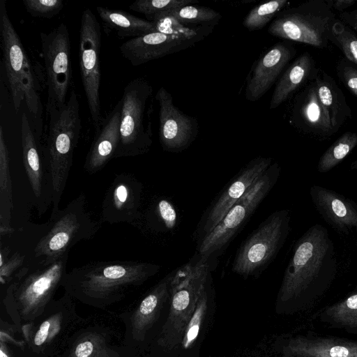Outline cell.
I'll list each match as a JSON object with an SVG mask.
<instances>
[{
  "instance_id": "25",
  "label": "cell",
  "mask_w": 357,
  "mask_h": 357,
  "mask_svg": "<svg viewBox=\"0 0 357 357\" xmlns=\"http://www.w3.org/2000/svg\"><path fill=\"white\" fill-rule=\"evenodd\" d=\"M96 12L105 30L113 31L120 38H136L157 32L153 22L116 9L97 6Z\"/></svg>"
},
{
  "instance_id": "22",
  "label": "cell",
  "mask_w": 357,
  "mask_h": 357,
  "mask_svg": "<svg viewBox=\"0 0 357 357\" xmlns=\"http://www.w3.org/2000/svg\"><path fill=\"white\" fill-rule=\"evenodd\" d=\"M20 131L23 163L33 194L38 202L45 201L48 194L51 198L50 185L44 178L36 139L26 113L21 117Z\"/></svg>"
},
{
  "instance_id": "23",
  "label": "cell",
  "mask_w": 357,
  "mask_h": 357,
  "mask_svg": "<svg viewBox=\"0 0 357 357\" xmlns=\"http://www.w3.org/2000/svg\"><path fill=\"white\" fill-rule=\"evenodd\" d=\"M169 274L160 280L142 300L130 321L132 334L135 340L144 339L146 332L157 320L163 305L169 298Z\"/></svg>"
},
{
  "instance_id": "43",
  "label": "cell",
  "mask_w": 357,
  "mask_h": 357,
  "mask_svg": "<svg viewBox=\"0 0 357 357\" xmlns=\"http://www.w3.org/2000/svg\"><path fill=\"white\" fill-rule=\"evenodd\" d=\"M338 19L357 33V8L340 13Z\"/></svg>"
},
{
  "instance_id": "21",
  "label": "cell",
  "mask_w": 357,
  "mask_h": 357,
  "mask_svg": "<svg viewBox=\"0 0 357 357\" xmlns=\"http://www.w3.org/2000/svg\"><path fill=\"white\" fill-rule=\"evenodd\" d=\"M284 357H357V342L338 338H307L289 340Z\"/></svg>"
},
{
  "instance_id": "5",
  "label": "cell",
  "mask_w": 357,
  "mask_h": 357,
  "mask_svg": "<svg viewBox=\"0 0 357 357\" xmlns=\"http://www.w3.org/2000/svg\"><path fill=\"white\" fill-rule=\"evenodd\" d=\"M82 192L63 208L52 210L50 228L33 250V259L50 264L61 257L79 241L92 238L102 227L87 208Z\"/></svg>"
},
{
  "instance_id": "8",
  "label": "cell",
  "mask_w": 357,
  "mask_h": 357,
  "mask_svg": "<svg viewBox=\"0 0 357 357\" xmlns=\"http://www.w3.org/2000/svg\"><path fill=\"white\" fill-rule=\"evenodd\" d=\"M153 89L144 77H136L124 87L120 139L114 158L136 156L148 152L152 145L151 114Z\"/></svg>"
},
{
  "instance_id": "3",
  "label": "cell",
  "mask_w": 357,
  "mask_h": 357,
  "mask_svg": "<svg viewBox=\"0 0 357 357\" xmlns=\"http://www.w3.org/2000/svg\"><path fill=\"white\" fill-rule=\"evenodd\" d=\"M49 115L46 155L52 210L59 204L66 188L73 153L79 142L82 123L77 94L73 90L66 102L47 111Z\"/></svg>"
},
{
  "instance_id": "33",
  "label": "cell",
  "mask_w": 357,
  "mask_h": 357,
  "mask_svg": "<svg viewBox=\"0 0 357 357\" xmlns=\"http://www.w3.org/2000/svg\"><path fill=\"white\" fill-rule=\"evenodd\" d=\"M287 0H273L253 8L243 20L250 31L261 29L288 3Z\"/></svg>"
},
{
  "instance_id": "1",
  "label": "cell",
  "mask_w": 357,
  "mask_h": 357,
  "mask_svg": "<svg viewBox=\"0 0 357 357\" xmlns=\"http://www.w3.org/2000/svg\"><path fill=\"white\" fill-rule=\"evenodd\" d=\"M160 269V266L147 262L96 261L67 272L61 286L68 296L87 305L103 307L123 299Z\"/></svg>"
},
{
  "instance_id": "39",
  "label": "cell",
  "mask_w": 357,
  "mask_h": 357,
  "mask_svg": "<svg viewBox=\"0 0 357 357\" xmlns=\"http://www.w3.org/2000/svg\"><path fill=\"white\" fill-rule=\"evenodd\" d=\"M22 3L32 17L44 19L57 15L64 6L63 0H23Z\"/></svg>"
},
{
  "instance_id": "30",
  "label": "cell",
  "mask_w": 357,
  "mask_h": 357,
  "mask_svg": "<svg viewBox=\"0 0 357 357\" xmlns=\"http://www.w3.org/2000/svg\"><path fill=\"white\" fill-rule=\"evenodd\" d=\"M69 357H119V355L109 347L104 336L88 332L75 341Z\"/></svg>"
},
{
  "instance_id": "6",
  "label": "cell",
  "mask_w": 357,
  "mask_h": 357,
  "mask_svg": "<svg viewBox=\"0 0 357 357\" xmlns=\"http://www.w3.org/2000/svg\"><path fill=\"white\" fill-rule=\"evenodd\" d=\"M208 259L199 256L195 263L171 273L170 309L158 340L161 346L172 349L181 343L187 325L209 280Z\"/></svg>"
},
{
  "instance_id": "19",
  "label": "cell",
  "mask_w": 357,
  "mask_h": 357,
  "mask_svg": "<svg viewBox=\"0 0 357 357\" xmlns=\"http://www.w3.org/2000/svg\"><path fill=\"white\" fill-rule=\"evenodd\" d=\"M121 98L104 118L96 132L84 165L86 172L93 174L102 169L114 158L120 139Z\"/></svg>"
},
{
  "instance_id": "38",
  "label": "cell",
  "mask_w": 357,
  "mask_h": 357,
  "mask_svg": "<svg viewBox=\"0 0 357 357\" xmlns=\"http://www.w3.org/2000/svg\"><path fill=\"white\" fill-rule=\"evenodd\" d=\"M208 299L206 287L200 296L195 310L187 325L182 339L181 344L185 349L190 348L197 338L202 324L206 313Z\"/></svg>"
},
{
  "instance_id": "46",
  "label": "cell",
  "mask_w": 357,
  "mask_h": 357,
  "mask_svg": "<svg viewBox=\"0 0 357 357\" xmlns=\"http://www.w3.org/2000/svg\"><path fill=\"white\" fill-rule=\"evenodd\" d=\"M0 345V357H11V354L6 342L1 340Z\"/></svg>"
},
{
  "instance_id": "32",
  "label": "cell",
  "mask_w": 357,
  "mask_h": 357,
  "mask_svg": "<svg viewBox=\"0 0 357 357\" xmlns=\"http://www.w3.org/2000/svg\"><path fill=\"white\" fill-rule=\"evenodd\" d=\"M181 24L215 26L222 15L215 10L202 6L188 5L168 11Z\"/></svg>"
},
{
  "instance_id": "13",
  "label": "cell",
  "mask_w": 357,
  "mask_h": 357,
  "mask_svg": "<svg viewBox=\"0 0 357 357\" xmlns=\"http://www.w3.org/2000/svg\"><path fill=\"white\" fill-rule=\"evenodd\" d=\"M40 38L46 73L48 111L63 106L68 100L73 79L70 41L68 26L63 22L49 33L41 32Z\"/></svg>"
},
{
  "instance_id": "2",
  "label": "cell",
  "mask_w": 357,
  "mask_h": 357,
  "mask_svg": "<svg viewBox=\"0 0 357 357\" xmlns=\"http://www.w3.org/2000/svg\"><path fill=\"white\" fill-rule=\"evenodd\" d=\"M68 253L50 264L33 259L13 276L3 303L13 318L31 321L40 316L67 273Z\"/></svg>"
},
{
  "instance_id": "9",
  "label": "cell",
  "mask_w": 357,
  "mask_h": 357,
  "mask_svg": "<svg viewBox=\"0 0 357 357\" xmlns=\"http://www.w3.org/2000/svg\"><path fill=\"white\" fill-rule=\"evenodd\" d=\"M337 20L325 0H310L279 13L268 27L274 36L325 48L333 40Z\"/></svg>"
},
{
  "instance_id": "15",
  "label": "cell",
  "mask_w": 357,
  "mask_h": 357,
  "mask_svg": "<svg viewBox=\"0 0 357 357\" xmlns=\"http://www.w3.org/2000/svg\"><path fill=\"white\" fill-rule=\"evenodd\" d=\"M155 98L159 105V139L162 149L169 152L185 150L197 136V119L176 107L165 87L158 90Z\"/></svg>"
},
{
  "instance_id": "35",
  "label": "cell",
  "mask_w": 357,
  "mask_h": 357,
  "mask_svg": "<svg viewBox=\"0 0 357 357\" xmlns=\"http://www.w3.org/2000/svg\"><path fill=\"white\" fill-rule=\"evenodd\" d=\"M332 43L343 52L347 59L357 66V36L338 18L332 26Z\"/></svg>"
},
{
  "instance_id": "34",
  "label": "cell",
  "mask_w": 357,
  "mask_h": 357,
  "mask_svg": "<svg viewBox=\"0 0 357 357\" xmlns=\"http://www.w3.org/2000/svg\"><path fill=\"white\" fill-rule=\"evenodd\" d=\"M63 314L58 312L45 319L38 327L34 333L24 335L29 344L36 349H39L50 344L59 333L63 324Z\"/></svg>"
},
{
  "instance_id": "17",
  "label": "cell",
  "mask_w": 357,
  "mask_h": 357,
  "mask_svg": "<svg viewBox=\"0 0 357 357\" xmlns=\"http://www.w3.org/2000/svg\"><path fill=\"white\" fill-rule=\"evenodd\" d=\"M201 40V38L153 32L126 40L120 45L119 50L132 66H138L188 49Z\"/></svg>"
},
{
  "instance_id": "45",
  "label": "cell",
  "mask_w": 357,
  "mask_h": 357,
  "mask_svg": "<svg viewBox=\"0 0 357 357\" xmlns=\"http://www.w3.org/2000/svg\"><path fill=\"white\" fill-rule=\"evenodd\" d=\"M1 340H3L4 342H9L15 344V345H17L19 347H21L22 349V347L24 346V342H17V340H14L11 336H9L7 333H4L3 331H1Z\"/></svg>"
},
{
  "instance_id": "31",
  "label": "cell",
  "mask_w": 357,
  "mask_h": 357,
  "mask_svg": "<svg viewBox=\"0 0 357 357\" xmlns=\"http://www.w3.org/2000/svg\"><path fill=\"white\" fill-rule=\"evenodd\" d=\"M357 145V133L346 132L339 137L323 154L318 171L326 172L343 160Z\"/></svg>"
},
{
  "instance_id": "41",
  "label": "cell",
  "mask_w": 357,
  "mask_h": 357,
  "mask_svg": "<svg viewBox=\"0 0 357 357\" xmlns=\"http://www.w3.org/2000/svg\"><path fill=\"white\" fill-rule=\"evenodd\" d=\"M337 72L345 86L357 97V68L341 60L337 66Z\"/></svg>"
},
{
  "instance_id": "16",
  "label": "cell",
  "mask_w": 357,
  "mask_h": 357,
  "mask_svg": "<svg viewBox=\"0 0 357 357\" xmlns=\"http://www.w3.org/2000/svg\"><path fill=\"white\" fill-rule=\"evenodd\" d=\"M270 158L258 157L252 160L238 174L211 206L202 220L199 227L200 240L211 233L222 220L229 210L259 179L271 165Z\"/></svg>"
},
{
  "instance_id": "28",
  "label": "cell",
  "mask_w": 357,
  "mask_h": 357,
  "mask_svg": "<svg viewBox=\"0 0 357 357\" xmlns=\"http://www.w3.org/2000/svg\"><path fill=\"white\" fill-rule=\"evenodd\" d=\"M304 91L299 113L307 128L320 135H331L337 131L333 127L329 114L319 100L313 81Z\"/></svg>"
},
{
  "instance_id": "10",
  "label": "cell",
  "mask_w": 357,
  "mask_h": 357,
  "mask_svg": "<svg viewBox=\"0 0 357 357\" xmlns=\"http://www.w3.org/2000/svg\"><path fill=\"white\" fill-rule=\"evenodd\" d=\"M279 172L278 165H271L265 174L229 210L213 231L200 240L198 247L200 257L208 259L213 253L222 250L229 244L271 191L276 183Z\"/></svg>"
},
{
  "instance_id": "11",
  "label": "cell",
  "mask_w": 357,
  "mask_h": 357,
  "mask_svg": "<svg viewBox=\"0 0 357 357\" xmlns=\"http://www.w3.org/2000/svg\"><path fill=\"white\" fill-rule=\"evenodd\" d=\"M289 222L287 210L270 215L243 242L235 257L232 271L248 276L264 268L284 243Z\"/></svg>"
},
{
  "instance_id": "4",
  "label": "cell",
  "mask_w": 357,
  "mask_h": 357,
  "mask_svg": "<svg viewBox=\"0 0 357 357\" xmlns=\"http://www.w3.org/2000/svg\"><path fill=\"white\" fill-rule=\"evenodd\" d=\"M334 246L328 231L317 225L297 242L279 293L282 301L294 298L319 278L335 271Z\"/></svg>"
},
{
  "instance_id": "29",
  "label": "cell",
  "mask_w": 357,
  "mask_h": 357,
  "mask_svg": "<svg viewBox=\"0 0 357 357\" xmlns=\"http://www.w3.org/2000/svg\"><path fill=\"white\" fill-rule=\"evenodd\" d=\"M150 21L155 24L157 32L202 40L208 36L215 27L212 25L188 26L178 22L168 11L157 14Z\"/></svg>"
},
{
  "instance_id": "40",
  "label": "cell",
  "mask_w": 357,
  "mask_h": 357,
  "mask_svg": "<svg viewBox=\"0 0 357 357\" xmlns=\"http://www.w3.org/2000/svg\"><path fill=\"white\" fill-rule=\"evenodd\" d=\"M10 250L8 248H1L0 251V282L2 284L12 280L13 277L25 263V255L17 252L8 257Z\"/></svg>"
},
{
  "instance_id": "14",
  "label": "cell",
  "mask_w": 357,
  "mask_h": 357,
  "mask_svg": "<svg viewBox=\"0 0 357 357\" xmlns=\"http://www.w3.org/2000/svg\"><path fill=\"white\" fill-rule=\"evenodd\" d=\"M142 189V183L132 175L126 173L116 175L102 204L100 220L102 222L138 225L143 219Z\"/></svg>"
},
{
  "instance_id": "20",
  "label": "cell",
  "mask_w": 357,
  "mask_h": 357,
  "mask_svg": "<svg viewBox=\"0 0 357 357\" xmlns=\"http://www.w3.org/2000/svg\"><path fill=\"white\" fill-rule=\"evenodd\" d=\"M312 199L319 212L333 227L342 232L357 231V204L321 188H311Z\"/></svg>"
},
{
  "instance_id": "12",
  "label": "cell",
  "mask_w": 357,
  "mask_h": 357,
  "mask_svg": "<svg viewBox=\"0 0 357 357\" xmlns=\"http://www.w3.org/2000/svg\"><path fill=\"white\" fill-rule=\"evenodd\" d=\"M100 24L90 8L81 16L79 42V65L88 107L98 131L103 118L101 113L100 89Z\"/></svg>"
},
{
  "instance_id": "24",
  "label": "cell",
  "mask_w": 357,
  "mask_h": 357,
  "mask_svg": "<svg viewBox=\"0 0 357 357\" xmlns=\"http://www.w3.org/2000/svg\"><path fill=\"white\" fill-rule=\"evenodd\" d=\"M317 70L308 52L298 56L278 81L273 93L270 109H275L284 102L308 78L314 79Z\"/></svg>"
},
{
  "instance_id": "26",
  "label": "cell",
  "mask_w": 357,
  "mask_h": 357,
  "mask_svg": "<svg viewBox=\"0 0 357 357\" xmlns=\"http://www.w3.org/2000/svg\"><path fill=\"white\" fill-rule=\"evenodd\" d=\"M313 80L319 100L327 111L337 130L347 117L351 116L346 98L333 79L326 73L318 69Z\"/></svg>"
},
{
  "instance_id": "7",
  "label": "cell",
  "mask_w": 357,
  "mask_h": 357,
  "mask_svg": "<svg viewBox=\"0 0 357 357\" xmlns=\"http://www.w3.org/2000/svg\"><path fill=\"white\" fill-rule=\"evenodd\" d=\"M0 34L3 61L14 110L17 113L24 100L30 114L38 116L42 109L39 84L8 16L5 0H0Z\"/></svg>"
},
{
  "instance_id": "27",
  "label": "cell",
  "mask_w": 357,
  "mask_h": 357,
  "mask_svg": "<svg viewBox=\"0 0 357 357\" xmlns=\"http://www.w3.org/2000/svg\"><path fill=\"white\" fill-rule=\"evenodd\" d=\"M13 208V185L9 167L8 150L3 126H0V235L11 234V214Z\"/></svg>"
},
{
  "instance_id": "37",
  "label": "cell",
  "mask_w": 357,
  "mask_h": 357,
  "mask_svg": "<svg viewBox=\"0 0 357 357\" xmlns=\"http://www.w3.org/2000/svg\"><path fill=\"white\" fill-rule=\"evenodd\" d=\"M326 314L335 322L349 327L357 326V292L328 307Z\"/></svg>"
},
{
  "instance_id": "42",
  "label": "cell",
  "mask_w": 357,
  "mask_h": 357,
  "mask_svg": "<svg viewBox=\"0 0 357 357\" xmlns=\"http://www.w3.org/2000/svg\"><path fill=\"white\" fill-rule=\"evenodd\" d=\"M155 213L167 229H171L175 227L177 215L173 204L169 200L160 199L156 204Z\"/></svg>"
},
{
  "instance_id": "18",
  "label": "cell",
  "mask_w": 357,
  "mask_h": 357,
  "mask_svg": "<svg viewBox=\"0 0 357 357\" xmlns=\"http://www.w3.org/2000/svg\"><path fill=\"white\" fill-rule=\"evenodd\" d=\"M296 53V50L292 46L280 42L261 56L247 83V100L253 102L261 98L269 90Z\"/></svg>"
},
{
  "instance_id": "44",
  "label": "cell",
  "mask_w": 357,
  "mask_h": 357,
  "mask_svg": "<svg viewBox=\"0 0 357 357\" xmlns=\"http://www.w3.org/2000/svg\"><path fill=\"white\" fill-rule=\"evenodd\" d=\"M326 1V0H325ZM328 6L333 10L335 9L337 11H340L341 13L343 10L356 3H357L356 0H327L326 1Z\"/></svg>"
},
{
  "instance_id": "36",
  "label": "cell",
  "mask_w": 357,
  "mask_h": 357,
  "mask_svg": "<svg viewBox=\"0 0 357 357\" xmlns=\"http://www.w3.org/2000/svg\"><path fill=\"white\" fill-rule=\"evenodd\" d=\"M197 2V0H137L129 6V8L145 15L150 21L158 13Z\"/></svg>"
}]
</instances>
